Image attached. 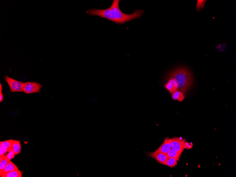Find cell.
<instances>
[{"label": "cell", "mask_w": 236, "mask_h": 177, "mask_svg": "<svg viewBox=\"0 0 236 177\" xmlns=\"http://www.w3.org/2000/svg\"><path fill=\"white\" fill-rule=\"evenodd\" d=\"M120 0H113L112 4L110 8L105 9H90L87 13L90 16L99 17L109 20L118 25H122L133 20L142 17L144 14L143 10H137L131 14L124 13L119 7Z\"/></svg>", "instance_id": "1"}, {"label": "cell", "mask_w": 236, "mask_h": 177, "mask_svg": "<svg viewBox=\"0 0 236 177\" xmlns=\"http://www.w3.org/2000/svg\"><path fill=\"white\" fill-rule=\"evenodd\" d=\"M167 77L174 79L178 84L177 90L182 93L186 92L193 84L191 73L187 69L179 68L173 70Z\"/></svg>", "instance_id": "2"}, {"label": "cell", "mask_w": 236, "mask_h": 177, "mask_svg": "<svg viewBox=\"0 0 236 177\" xmlns=\"http://www.w3.org/2000/svg\"><path fill=\"white\" fill-rule=\"evenodd\" d=\"M4 79L9 86L10 91L12 92H23L25 82L12 79L8 75L5 76Z\"/></svg>", "instance_id": "3"}, {"label": "cell", "mask_w": 236, "mask_h": 177, "mask_svg": "<svg viewBox=\"0 0 236 177\" xmlns=\"http://www.w3.org/2000/svg\"><path fill=\"white\" fill-rule=\"evenodd\" d=\"M42 87L40 84L37 82H25L23 92L27 95L35 93H40V90Z\"/></svg>", "instance_id": "4"}, {"label": "cell", "mask_w": 236, "mask_h": 177, "mask_svg": "<svg viewBox=\"0 0 236 177\" xmlns=\"http://www.w3.org/2000/svg\"><path fill=\"white\" fill-rule=\"evenodd\" d=\"M170 142L172 149L182 154L185 149V140L181 138H174L170 139Z\"/></svg>", "instance_id": "5"}, {"label": "cell", "mask_w": 236, "mask_h": 177, "mask_svg": "<svg viewBox=\"0 0 236 177\" xmlns=\"http://www.w3.org/2000/svg\"><path fill=\"white\" fill-rule=\"evenodd\" d=\"M149 156L154 159L160 164H163L168 158L167 154L155 151L154 152L149 153Z\"/></svg>", "instance_id": "6"}, {"label": "cell", "mask_w": 236, "mask_h": 177, "mask_svg": "<svg viewBox=\"0 0 236 177\" xmlns=\"http://www.w3.org/2000/svg\"><path fill=\"white\" fill-rule=\"evenodd\" d=\"M171 149L170 139L167 138L164 141L162 144L156 151L167 154Z\"/></svg>", "instance_id": "7"}, {"label": "cell", "mask_w": 236, "mask_h": 177, "mask_svg": "<svg viewBox=\"0 0 236 177\" xmlns=\"http://www.w3.org/2000/svg\"><path fill=\"white\" fill-rule=\"evenodd\" d=\"M13 140L10 139L0 142V147L4 151L6 152H10L12 150V145Z\"/></svg>", "instance_id": "8"}, {"label": "cell", "mask_w": 236, "mask_h": 177, "mask_svg": "<svg viewBox=\"0 0 236 177\" xmlns=\"http://www.w3.org/2000/svg\"><path fill=\"white\" fill-rule=\"evenodd\" d=\"M18 168L15 164L12 163V161H10L7 164L4 169L1 173H0V176H1L3 175L10 171L14 170H18Z\"/></svg>", "instance_id": "9"}, {"label": "cell", "mask_w": 236, "mask_h": 177, "mask_svg": "<svg viewBox=\"0 0 236 177\" xmlns=\"http://www.w3.org/2000/svg\"><path fill=\"white\" fill-rule=\"evenodd\" d=\"M171 93L172 98L173 100H178L179 102H181L184 99L183 93L177 90L172 92Z\"/></svg>", "instance_id": "10"}, {"label": "cell", "mask_w": 236, "mask_h": 177, "mask_svg": "<svg viewBox=\"0 0 236 177\" xmlns=\"http://www.w3.org/2000/svg\"><path fill=\"white\" fill-rule=\"evenodd\" d=\"M12 150L14 151L15 155H18L21 152V146L19 141L13 140Z\"/></svg>", "instance_id": "11"}, {"label": "cell", "mask_w": 236, "mask_h": 177, "mask_svg": "<svg viewBox=\"0 0 236 177\" xmlns=\"http://www.w3.org/2000/svg\"><path fill=\"white\" fill-rule=\"evenodd\" d=\"M22 172L18 170H14L7 173L1 176L2 177H22Z\"/></svg>", "instance_id": "12"}, {"label": "cell", "mask_w": 236, "mask_h": 177, "mask_svg": "<svg viewBox=\"0 0 236 177\" xmlns=\"http://www.w3.org/2000/svg\"><path fill=\"white\" fill-rule=\"evenodd\" d=\"M178 160L175 158L169 157L163 164L170 168H173L177 165Z\"/></svg>", "instance_id": "13"}, {"label": "cell", "mask_w": 236, "mask_h": 177, "mask_svg": "<svg viewBox=\"0 0 236 177\" xmlns=\"http://www.w3.org/2000/svg\"><path fill=\"white\" fill-rule=\"evenodd\" d=\"M181 153L176 152L172 149H171L167 154L169 157L174 158L179 160L180 157Z\"/></svg>", "instance_id": "14"}, {"label": "cell", "mask_w": 236, "mask_h": 177, "mask_svg": "<svg viewBox=\"0 0 236 177\" xmlns=\"http://www.w3.org/2000/svg\"><path fill=\"white\" fill-rule=\"evenodd\" d=\"M10 160L5 155L4 158L0 162V173L2 172L7 164L10 161Z\"/></svg>", "instance_id": "15"}, {"label": "cell", "mask_w": 236, "mask_h": 177, "mask_svg": "<svg viewBox=\"0 0 236 177\" xmlns=\"http://www.w3.org/2000/svg\"><path fill=\"white\" fill-rule=\"evenodd\" d=\"M206 1H204V0H198L197 3L196 5V8L198 11L201 10V9L204 8Z\"/></svg>", "instance_id": "16"}, {"label": "cell", "mask_w": 236, "mask_h": 177, "mask_svg": "<svg viewBox=\"0 0 236 177\" xmlns=\"http://www.w3.org/2000/svg\"><path fill=\"white\" fill-rule=\"evenodd\" d=\"M165 87L166 89L168 90L171 93L177 90L173 85L168 82H167V84L165 85Z\"/></svg>", "instance_id": "17"}, {"label": "cell", "mask_w": 236, "mask_h": 177, "mask_svg": "<svg viewBox=\"0 0 236 177\" xmlns=\"http://www.w3.org/2000/svg\"><path fill=\"white\" fill-rule=\"evenodd\" d=\"M6 155V156L10 160H11L12 159L14 158V157L15 155V153H14V151L12 150L9 152L8 153V154H7Z\"/></svg>", "instance_id": "18"}, {"label": "cell", "mask_w": 236, "mask_h": 177, "mask_svg": "<svg viewBox=\"0 0 236 177\" xmlns=\"http://www.w3.org/2000/svg\"><path fill=\"white\" fill-rule=\"evenodd\" d=\"M6 153V152L4 151L2 148L0 147V156L5 155V153Z\"/></svg>", "instance_id": "19"}, {"label": "cell", "mask_w": 236, "mask_h": 177, "mask_svg": "<svg viewBox=\"0 0 236 177\" xmlns=\"http://www.w3.org/2000/svg\"><path fill=\"white\" fill-rule=\"evenodd\" d=\"M4 95L3 93H0V102H1L3 100Z\"/></svg>", "instance_id": "20"}, {"label": "cell", "mask_w": 236, "mask_h": 177, "mask_svg": "<svg viewBox=\"0 0 236 177\" xmlns=\"http://www.w3.org/2000/svg\"><path fill=\"white\" fill-rule=\"evenodd\" d=\"M3 91V86H2L1 83H0V93H2Z\"/></svg>", "instance_id": "21"}]
</instances>
